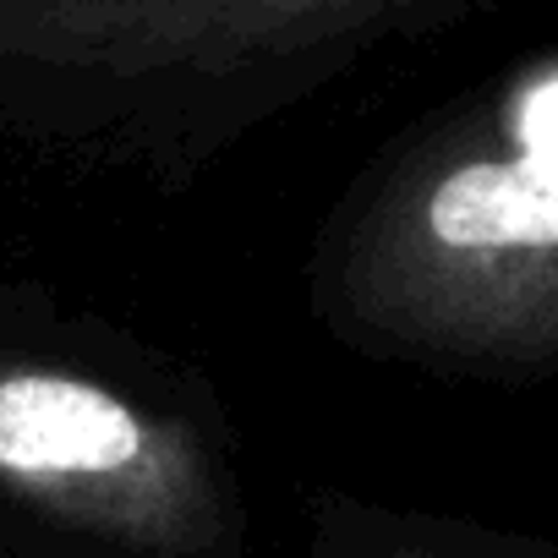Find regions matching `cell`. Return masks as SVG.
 I'll list each match as a JSON object with an SVG mask.
<instances>
[{
	"mask_svg": "<svg viewBox=\"0 0 558 558\" xmlns=\"http://www.w3.org/2000/svg\"><path fill=\"white\" fill-rule=\"evenodd\" d=\"M427 0H0V99L230 110L291 94Z\"/></svg>",
	"mask_w": 558,
	"mask_h": 558,
	"instance_id": "cell-1",
	"label": "cell"
},
{
	"mask_svg": "<svg viewBox=\"0 0 558 558\" xmlns=\"http://www.w3.org/2000/svg\"><path fill=\"white\" fill-rule=\"evenodd\" d=\"M416 246L460 340L558 351V72L514 99L504 154L427 181Z\"/></svg>",
	"mask_w": 558,
	"mask_h": 558,
	"instance_id": "cell-2",
	"label": "cell"
},
{
	"mask_svg": "<svg viewBox=\"0 0 558 558\" xmlns=\"http://www.w3.org/2000/svg\"><path fill=\"white\" fill-rule=\"evenodd\" d=\"M148 465L143 416L94 378L34 367L0 378V476L45 493L121 487Z\"/></svg>",
	"mask_w": 558,
	"mask_h": 558,
	"instance_id": "cell-3",
	"label": "cell"
}]
</instances>
